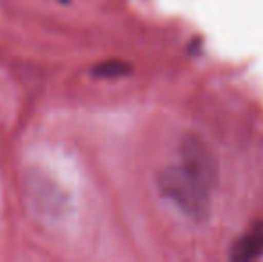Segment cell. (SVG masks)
I'll use <instances>...</instances> for the list:
<instances>
[{"label":"cell","mask_w":263,"mask_h":262,"mask_svg":"<svg viewBox=\"0 0 263 262\" xmlns=\"http://www.w3.org/2000/svg\"><path fill=\"white\" fill-rule=\"evenodd\" d=\"M158 183L163 196L168 198L184 216L197 223L208 221L211 212V190L194 178L183 165L166 167L159 174Z\"/></svg>","instance_id":"6da1fadb"},{"label":"cell","mask_w":263,"mask_h":262,"mask_svg":"<svg viewBox=\"0 0 263 262\" xmlns=\"http://www.w3.org/2000/svg\"><path fill=\"white\" fill-rule=\"evenodd\" d=\"M181 165L197 178L204 187L213 190L218 182V165L213 153L199 136L188 135L181 144Z\"/></svg>","instance_id":"7a4b0ae2"},{"label":"cell","mask_w":263,"mask_h":262,"mask_svg":"<svg viewBox=\"0 0 263 262\" xmlns=\"http://www.w3.org/2000/svg\"><path fill=\"white\" fill-rule=\"evenodd\" d=\"M263 255V221L254 223L231 246L229 257L236 262H247Z\"/></svg>","instance_id":"3957f363"},{"label":"cell","mask_w":263,"mask_h":262,"mask_svg":"<svg viewBox=\"0 0 263 262\" xmlns=\"http://www.w3.org/2000/svg\"><path fill=\"white\" fill-rule=\"evenodd\" d=\"M129 65L124 63V61L120 60H111V61H104V63L97 65L93 68V76L95 77H106V79H109V77H122L125 76V74L129 72Z\"/></svg>","instance_id":"277c9868"}]
</instances>
